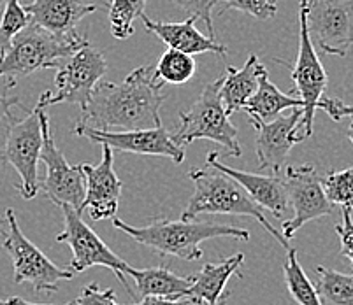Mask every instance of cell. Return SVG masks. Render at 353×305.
<instances>
[{
    "label": "cell",
    "mask_w": 353,
    "mask_h": 305,
    "mask_svg": "<svg viewBox=\"0 0 353 305\" xmlns=\"http://www.w3.org/2000/svg\"><path fill=\"white\" fill-rule=\"evenodd\" d=\"M43 107H35L21 120L9 118L4 147L0 151V162L9 163L20 176L18 191L25 200L37 197L41 185L37 178V167L43 151Z\"/></svg>",
    "instance_id": "52a82bcc"
},
{
    "label": "cell",
    "mask_w": 353,
    "mask_h": 305,
    "mask_svg": "<svg viewBox=\"0 0 353 305\" xmlns=\"http://www.w3.org/2000/svg\"><path fill=\"white\" fill-rule=\"evenodd\" d=\"M316 109L325 111L330 120L334 121H341L343 118H353V105L345 104V102L338 101V98L322 97L319 105H316Z\"/></svg>",
    "instance_id": "836d02e7"
},
{
    "label": "cell",
    "mask_w": 353,
    "mask_h": 305,
    "mask_svg": "<svg viewBox=\"0 0 353 305\" xmlns=\"http://www.w3.org/2000/svg\"><path fill=\"white\" fill-rule=\"evenodd\" d=\"M62 209L63 230L57 235V240L67 244L72 249V260L67 269L74 274H81L90 266H105L109 271H113L127 293L134 297L127 277H125L130 265L109 249L108 244L81 220V214L76 209H72L70 205H62Z\"/></svg>",
    "instance_id": "9c48e42d"
},
{
    "label": "cell",
    "mask_w": 353,
    "mask_h": 305,
    "mask_svg": "<svg viewBox=\"0 0 353 305\" xmlns=\"http://www.w3.org/2000/svg\"><path fill=\"white\" fill-rule=\"evenodd\" d=\"M283 275L285 282H287L288 293L292 295L295 302L299 305H323L322 298H320L316 286L310 281L306 272L303 271L299 260H297V251L295 249H288L287 262L283 265Z\"/></svg>",
    "instance_id": "d4e9b609"
},
{
    "label": "cell",
    "mask_w": 353,
    "mask_h": 305,
    "mask_svg": "<svg viewBox=\"0 0 353 305\" xmlns=\"http://www.w3.org/2000/svg\"><path fill=\"white\" fill-rule=\"evenodd\" d=\"M307 0H301L299 6V53L295 65L292 67V81L295 83V90L303 101V120H301V132L303 136L310 137L313 134L314 111L320 98L327 88V72L320 62L316 48L310 37L306 23Z\"/></svg>",
    "instance_id": "8fae6325"
},
{
    "label": "cell",
    "mask_w": 353,
    "mask_h": 305,
    "mask_svg": "<svg viewBox=\"0 0 353 305\" xmlns=\"http://www.w3.org/2000/svg\"><path fill=\"white\" fill-rule=\"evenodd\" d=\"M74 134L102 144V146H109L111 149L134 153V155L163 156V158L172 160L174 163L185 162V147L179 146L174 137L163 127L127 132H108L92 128L85 123H78L74 128Z\"/></svg>",
    "instance_id": "5bb4252c"
},
{
    "label": "cell",
    "mask_w": 353,
    "mask_h": 305,
    "mask_svg": "<svg viewBox=\"0 0 353 305\" xmlns=\"http://www.w3.org/2000/svg\"><path fill=\"white\" fill-rule=\"evenodd\" d=\"M264 70L265 67L259 62L256 54H252L246 60L243 69H234L232 65L227 67L225 74L221 76L220 98L229 116L234 112L243 111L248 98L259 88V76Z\"/></svg>",
    "instance_id": "44dd1931"
},
{
    "label": "cell",
    "mask_w": 353,
    "mask_h": 305,
    "mask_svg": "<svg viewBox=\"0 0 353 305\" xmlns=\"http://www.w3.org/2000/svg\"><path fill=\"white\" fill-rule=\"evenodd\" d=\"M76 305H118L117 295L113 290H101L97 282H92L81 291L76 300Z\"/></svg>",
    "instance_id": "d6a6232c"
},
{
    "label": "cell",
    "mask_w": 353,
    "mask_h": 305,
    "mask_svg": "<svg viewBox=\"0 0 353 305\" xmlns=\"http://www.w3.org/2000/svg\"><path fill=\"white\" fill-rule=\"evenodd\" d=\"M97 9V4H86L83 0H32L25 6L32 23L59 35L76 32L79 21Z\"/></svg>",
    "instance_id": "d6986e66"
},
{
    "label": "cell",
    "mask_w": 353,
    "mask_h": 305,
    "mask_svg": "<svg viewBox=\"0 0 353 305\" xmlns=\"http://www.w3.org/2000/svg\"><path fill=\"white\" fill-rule=\"evenodd\" d=\"M4 251L12 262V281L14 284L28 282L35 293H51L59 291V282L70 281L74 272L54 265L39 247L25 237L21 232L16 213L8 209L4 214Z\"/></svg>",
    "instance_id": "8992f818"
},
{
    "label": "cell",
    "mask_w": 353,
    "mask_h": 305,
    "mask_svg": "<svg viewBox=\"0 0 353 305\" xmlns=\"http://www.w3.org/2000/svg\"><path fill=\"white\" fill-rule=\"evenodd\" d=\"M108 72V62L97 50L86 44L57 65L53 92H44L37 101L43 109L57 104H76L83 109L97 83Z\"/></svg>",
    "instance_id": "ba28073f"
},
{
    "label": "cell",
    "mask_w": 353,
    "mask_h": 305,
    "mask_svg": "<svg viewBox=\"0 0 353 305\" xmlns=\"http://www.w3.org/2000/svg\"><path fill=\"white\" fill-rule=\"evenodd\" d=\"M303 109V101L294 95H285L276 85H272L268 76V70L259 76V88L253 93L248 102L245 104L243 111L248 116L256 118L260 121H271L280 116V112L285 109Z\"/></svg>",
    "instance_id": "603a6c76"
},
{
    "label": "cell",
    "mask_w": 353,
    "mask_h": 305,
    "mask_svg": "<svg viewBox=\"0 0 353 305\" xmlns=\"http://www.w3.org/2000/svg\"><path fill=\"white\" fill-rule=\"evenodd\" d=\"M30 23V16L25 11L20 0H6L4 12L0 18V56L6 53L18 32Z\"/></svg>",
    "instance_id": "83f0119b"
},
{
    "label": "cell",
    "mask_w": 353,
    "mask_h": 305,
    "mask_svg": "<svg viewBox=\"0 0 353 305\" xmlns=\"http://www.w3.org/2000/svg\"><path fill=\"white\" fill-rule=\"evenodd\" d=\"M146 0H111L109 25L117 39H128L134 34V23L144 14Z\"/></svg>",
    "instance_id": "4316f807"
},
{
    "label": "cell",
    "mask_w": 353,
    "mask_h": 305,
    "mask_svg": "<svg viewBox=\"0 0 353 305\" xmlns=\"http://www.w3.org/2000/svg\"><path fill=\"white\" fill-rule=\"evenodd\" d=\"M316 290L323 305H353V274L346 275L327 266H316Z\"/></svg>",
    "instance_id": "cb8c5ba5"
},
{
    "label": "cell",
    "mask_w": 353,
    "mask_h": 305,
    "mask_svg": "<svg viewBox=\"0 0 353 305\" xmlns=\"http://www.w3.org/2000/svg\"><path fill=\"white\" fill-rule=\"evenodd\" d=\"M208 163H210L213 169L220 170V172L227 174L229 178H232L234 181L239 182V185L245 188L246 193H248L260 207L268 209L269 213L274 214V218L283 216L288 205L283 176H260L252 174V172H245V170L234 169V167L221 163L218 153H210Z\"/></svg>",
    "instance_id": "e0dca14e"
},
{
    "label": "cell",
    "mask_w": 353,
    "mask_h": 305,
    "mask_svg": "<svg viewBox=\"0 0 353 305\" xmlns=\"http://www.w3.org/2000/svg\"><path fill=\"white\" fill-rule=\"evenodd\" d=\"M346 136H348V139L352 140V144H353V123L350 125V128H348V132H346Z\"/></svg>",
    "instance_id": "74e56055"
},
{
    "label": "cell",
    "mask_w": 353,
    "mask_h": 305,
    "mask_svg": "<svg viewBox=\"0 0 353 305\" xmlns=\"http://www.w3.org/2000/svg\"><path fill=\"white\" fill-rule=\"evenodd\" d=\"M12 105H21L20 98L11 97V95H8V92L0 93V121L6 120V118H11Z\"/></svg>",
    "instance_id": "d590c367"
},
{
    "label": "cell",
    "mask_w": 353,
    "mask_h": 305,
    "mask_svg": "<svg viewBox=\"0 0 353 305\" xmlns=\"http://www.w3.org/2000/svg\"><path fill=\"white\" fill-rule=\"evenodd\" d=\"M43 151L41 160L46 165V178L41 189L57 205H70L81 214V205L86 195V179L81 165H70L62 151L54 144V136L50 127L46 109L43 111Z\"/></svg>",
    "instance_id": "30bf717a"
},
{
    "label": "cell",
    "mask_w": 353,
    "mask_h": 305,
    "mask_svg": "<svg viewBox=\"0 0 353 305\" xmlns=\"http://www.w3.org/2000/svg\"><path fill=\"white\" fill-rule=\"evenodd\" d=\"M128 275H132L137 284V295L144 297H169L181 298L183 293L190 288L194 275L181 277L176 275L169 266H150V269H128Z\"/></svg>",
    "instance_id": "7402d4cb"
},
{
    "label": "cell",
    "mask_w": 353,
    "mask_h": 305,
    "mask_svg": "<svg viewBox=\"0 0 353 305\" xmlns=\"http://www.w3.org/2000/svg\"><path fill=\"white\" fill-rule=\"evenodd\" d=\"M4 2H6V0H0V6H2V4H4Z\"/></svg>",
    "instance_id": "ab89813d"
},
{
    "label": "cell",
    "mask_w": 353,
    "mask_h": 305,
    "mask_svg": "<svg viewBox=\"0 0 353 305\" xmlns=\"http://www.w3.org/2000/svg\"><path fill=\"white\" fill-rule=\"evenodd\" d=\"M288 202L294 207V216L281 224V233L290 240L306 223L332 213L334 204L327 198L322 178L313 165L288 167L283 174Z\"/></svg>",
    "instance_id": "7c38bea8"
},
{
    "label": "cell",
    "mask_w": 353,
    "mask_h": 305,
    "mask_svg": "<svg viewBox=\"0 0 353 305\" xmlns=\"http://www.w3.org/2000/svg\"><path fill=\"white\" fill-rule=\"evenodd\" d=\"M162 88L163 83L157 81L153 65L132 70L121 83L99 81L81 111L79 123L99 130L162 127L160 107L165 101Z\"/></svg>",
    "instance_id": "6da1fadb"
},
{
    "label": "cell",
    "mask_w": 353,
    "mask_h": 305,
    "mask_svg": "<svg viewBox=\"0 0 353 305\" xmlns=\"http://www.w3.org/2000/svg\"><path fill=\"white\" fill-rule=\"evenodd\" d=\"M113 227L143 246L152 247L160 256H176L181 260H201V244L210 239H250L248 230L245 228L195 220H153L146 227H132L121 220H113Z\"/></svg>",
    "instance_id": "7a4b0ae2"
},
{
    "label": "cell",
    "mask_w": 353,
    "mask_h": 305,
    "mask_svg": "<svg viewBox=\"0 0 353 305\" xmlns=\"http://www.w3.org/2000/svg\"><path fill=\"white\" fill-rule=\"evenodd\" d=\"M86 179V195L81 213L88 209L94 221L111 220L117 216L120 205L121 181L113 167V149L102 146V162L99 165H81Z\"/></svg>",
    "instance_id": "2e32d148"
},
{
    "label": "cell",
    "mask_w": 353,
    "mask_h": 305,
    "mask_svg": "<svg viewBox=\"0 0 353 305\" xmlns=\"http://www.w3.org/2000/svg\"><path fill=\"white\" fill-rule=\"evenodd\" d=\"M276 2H278V0H276Z\"/></svg>",
    "instance_id": "60d3db41"
},
{
    "label": "cell",
    "mask_w": 353,
    "mask_h": 305,
    "mask_svg": "<svg viewBox=\"0 0 353 305\" xmlns=\"http://www.w3.org/2000/svg\"><path fill=\"white\" fill-rule=\"evenodd\" d=\"M301 120H303L301 107H295L287 116H278L271 121L248 118L255 130L259 169H271L274 174H281V169L287 163L292 147L306 139L301 132Z\"/></svg>",
    "instance_id": "9a60e30c"
},
{
    "label": "cell",
    "mask_w": 353,
    "mask_h": 305,
    "mask_svg": "<svg viewBox=\"0 0 353 305\" xmlns=\"http://www.w3.org/2000/svg\"><path fill=\"white\" fill-rule=\"evenodd\" d=\"M225 6V9H236V11L246 12L253 16L255 20L265 21L276 16L278 8L276 0H218Z\"/></svg>",
    "instance_id": "f546056e"
},
{
    "label": "cell",
    "mask_w": 353,
    "mask_h": 305,
    "mask_svg": "<svg viewBox=\"0 0 353 305\" xmlns=\"http://www.w3.org/2000/svg\"><path fill=\"white\" fill-rule=\"evenodd\" d=\"M130 305H187V300H183V298H169V297H144L141 298V302H136V304H130Z\"/></svg>",
    "instance_id": "e575fe53"
},
{
    "label": "cell",
    "mask_w": 353,
    "mask_h": 305,
    "mask_svg": "<svg viewBox=\"0 0 353 305\" xmlns=\"http://www.w3.org/2000/svg\"><path fill=\"white\" fill-rule=\"evenodd\" d=\"M86 44L88 41L78 32L59 35L30 21L14 35L6 53L0 56V78L8 79L6 88L9 90L18 79L27 78L35 70L57 69L60 60Z\"/></svg>",
    "instance_id": "3957f363"
},
{
    "label": "cell",
    "mask_w": 353,
    "mask_h": 305,
    "mask_svg": "<svg viewBox=\"0 0 353 305\" xmlns=\"http://www.w3.org/2000/svg\"><path fill=\"white\" fill-rule=\"evenodd\" d=\"M343 221L336 224V233L341 240V256H345L353 269V220H352V209L343 207L341 211Z\"/></svg>",
    "instance_id": "1f68e13d"
},
{
    "label": "cell",
    "mask_w": 353,
    "mask_h": 305,
    "mask_svg": "<svg viewBox=\"0 0 353 305\" xmlns=\"http://www.w3.org/2000/svg\"><path fill=\"white\" fill-rule=\"evenodd\" d=\"M174 6L183 9L185 12L195 18V20H202V23L206 25L208 35L214 39V27H213V9L218 4V0H172Z\"/></svg>",
    "instance_id": "4dcf8cb0"
},
{
    "label": "cell",
    "mask_w": 353,
    "mask_h": 305,
    "mask_svg": "<svg viewBox=\"0 0 353 305\" xmlns=\"http://www.w3.org/2000/svg\"><path fill=\"white\" fill-rule=\"evenodd\" d=\"M306 23L314 46L346 56L353 46V0H307Z\"/></svg>",
    "instance_id": "4fadbf2b"
},
{
    "label": "cell",
    "mask_w": 353,
    "mask_h": 305,
    "mask_svg": "<svg viewBox=\"0 0 353 305\" xmlns=\"http://www.w3.org/2000/svg\"><path fill=\"white\" fill-rule=\"evenodd\" d=\"M325 195L332 204L353 209V167L332 170L322 179Z\"/></svg>",
    "instance_id": "f1b7e54d"
},
{
    "label": "cell",
    "mask_w": 353,
    "mask_h": 305,
    "mask_svg": "<svg viewBox=\"0 0 353 305\" xmlns=\"http://www.w3.org/2000/svg\"><path fill=\"white\" fill-rule=\"evenodd\" d=\"M0 305H9V304H8V300H2V298H0Z\"/></svg>",
    "instance_id": "f35d334b"
},
{
    "label": "cell",
    "mask_w": 353,
    "mask_h": 305,
    "mask_svg": "<svg viewBox=\"0 0 353 305\" xmlns=\"http://www.w3.org/2000/svg\"><path fill=\"white\" fill-rule=\"evenodd\" d=\"M221 78L204 86L197 101L179 114V127L174 140L181 147L197 139H208L225 149L221 156H241L237 128L230 123L223 102L220 98Z\"/></svg>",
    "instance_id": "5b68a950"
},
{
    "label": "cell",
    "mask_w": 353,
    "mask_h": 305,
    "mask_svg": "<svg viewBox=\"0 0 353 305\" xmlns=\"http://www.w3.org/2000/svg\"><path fill=\"white\" fill-rule=\"evenodd\" d=\"M8 304L9 305H50V304H30V302L23 300V298H20V297L9 298ZM65 305H76V304H74V300H72V302H69V304H65Z\"/></svg>",
    "instance_id": "8d00e7d4"
},
{
    "label": "cell",
    "mask_w": 353,
    "mask_h": 305,
    "mask_svg": "<svg viewBox=\"0 0 353 305\" xmlns=\"http://www.w3.org/2000/svg\"><path fill=\"white\" fill-rule=\"evenodd\" d=\"M146 30L155 34L163 44H167L172 50L183 51L187 54H202V53H216L225 54L227 48L223 44L216 43L213 37L204 35L195 27V18H188L183 23H165V21H153L146 14L141 16Z\"/></svg>",
    "instance_id": "ffe728a7"
},
{
    "label": "cell",
    "mask_w": 353,
    "mask_h": 305,
    "mask_svg": "<svg viewBox=\"0 0 353 305\" xmlns=\"http://www.w3.org/2000/svg\"><path fill=\"white\" fill-rule=\"evenodd\" d=\"M195 69L197 65L192 54L169 48L157 63L155 78L163 85H185L195 76Z\"/></svg>",
    "instance_id": "484cf974"
},
{
    "label": "cell",
    "mask_w": 353,
    "mask_h": 305,
    "mask_svg": "<svg viewBox=\"0 0 353 305\" xmlns=\"http://www.w3.org/2000/svg\"><path fill=\"white\" fill-rule=\"evenodd\" d=\"M195 189L188 202L187 209L183 211L181 220H195L201 214H232V216H250L259 221L271 233L285 249H290V240L285 239L281 230H276L264 211L245 191V188L232 178L220 172V170L195 169L190 172Z\"/></svg>",
    "instance_id": "277c9868"
},
{
    "label": "cell",
    "mask_w": 353,
    "mask_h": 305,
    "mask_svg": "<svg viewBox=\"0 0 353 305\" xmlns=\"http://www.w3.org/2000/svg\"><path fill=\"white\" fill-rule=\"evenodd\" d=\"M245 263V255L237 253L221 263H206L194 275L190 288L183 293V300L195 305H225L230 293L227 282L234 275H239V269Z\"/></svg>",
    "instance_id": "ac0fdd59"
}]
</instances>
